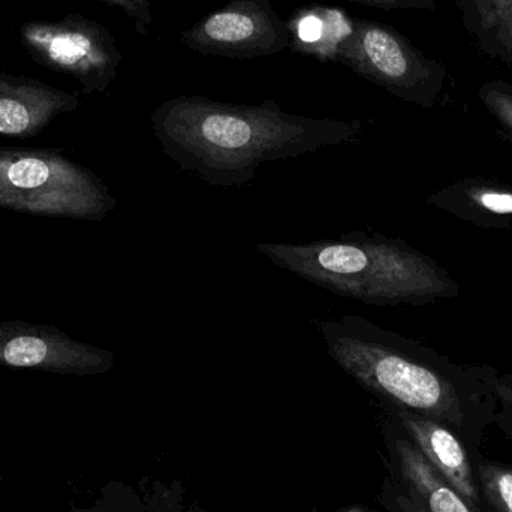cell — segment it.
<instances>
[{
  "label": "cell",
  "mask_w": 512,
  "mask_h": 512,
  "mask_svg": "<svg viewBox=\"0 0 512 512\" xmlns=\"http://www.w3.org/2000/svg\"><path fill=\"white\" fill-rule=\"evenodd\" d=\"M478 487L490 512H512V463L480 460Z\"/></svg>",
  "instance_id": "cell-15"
},
{
  "label": "cell",
  "mask_w": 512,
  "mask_h": 512,
  "mask_svg": "<svg viewBox=\"0 0 512 512\" xmlns=\"http://www.w3.org/2000/svg\"><path fill=\"white\" fill-rule=\"evenodd\" d=\"M480 99L487 110L512 137V86L505 81L484 84Z\"/></svg>",
  "instance_id": "cell-16"
},
{
  "label": "cell",
  "mask_w": 512,
  "mask_h": 512,
  "mask_svg": "<svg viewBox=\"0 0 512 512\" xmlns=\"http://www.w3.org/2000/svg\"><path fill=\"white\" fill-rule=\"evenodd\" d=\"M180 41L201 56L261 59L289 48V29L270 0H230L182 32Z\"/></svg>",
  "instance_id": "cell-7"
},
{
  "label": "cell",
  "mask_w": 512,
  "mask_h": 512,
  "mask_svg": "<svg viewBox=\"0 0 512 512\" xmlns=\"http://www.w3.org/2000/svg\"><path fill=\"white\" fill-rule=\"evenodd\" d=\"M99 2L119 8L134 21L135 30L140 35H149L150 26L153 24L150 0H99Z\"/></svg>",
  "instance_id": "cell-17"
},
{
  "label": "cell",
  "mask_w": 512,
  "mask_h": 512,
  "mask_svg": "<svg viewBox=\"0 0 512 512\" xmlns=\"http://www.w3.org/2000/svg\"><path fill=\"white\" fill-rule=\"evenodd\" d=\"M313 324L334 363L364 390L457 432L468 429L465 393L444 358L363 316L316 319Z\"/></svg>",
  "instance_id": "cell-3"
},
{
  "label": "cell",
  "mask_w": 512,
  "mask_h": 512,
  "mask_svg": "<svg viewBox=\"0 0 512 512\" xmlns=\"http://www.w3.org/2000/svg\"><path fill=\"white\" fill-rule=\"evenodd\" d=\"M256 251L331 294L370 306H424L459 294L457 283L432 258L379 233L351 231L301 245L258 243Z\"/></svg>",
  "instance_id": "cell-2"
},
{
  "label": "cell",
  "mask_w": 512,
  "mask_h": 512,
  "mask_svg": "<svg viewBox=\"0 0 512 512\" xmlns=\"http://www.w3.org/2000/svg\"><path fill=\"white\" fill-rule=\"evenodd\" d=\"M289 48L295 53L315 57L319 62H336L340 45L351 36L352 18L340 8L313 5L297 9L286 21Z\"/></svg>",
  "instance_id": "cell-13"
},
{
  "label": "cell",
  "mask_w": 512,
  "mask_h": 512,
  "mask_svg": "<svg viewBox=\"0 0 512 512\" xmlns=\"http://www.w3.org/2000/svg\"><path fill=\"white\" fill-rule=\"evenodd\" d=\"M27 53L39 65L71 75L90 95L105 92L123 56L107 27L80 14L57 21H29L20 29Z\"/></svg>",
  "instance_id": "cell-6"
},
{
  "label": "cell",
  "mask_w": 512,
  "mask_h": 512,
  "mask_svg": "<svg viewBox=\"0 0 512 512\" xmlns=\"http://www.w3.org/2000/svg\"><path fill=\"white\" fill-rule=\"evenodd\" d=\"M80 98L35 78L0 71V135L33 138L57 116L80 107Z\"/></svg>",
  "instance_id": "cell-9"
},
{
  "label": "cell",
  "mask_w": 512,
  "mask_h": 512,
  "mask_svg": "<svg viewBox=\"0 0 512 512\" xmlns=\"http://www.w3.org/2000/svg\"><path fill=\"white\" fill-rule=\"evenodd\" d=\"M388 406L391 414L402 426L403 432L408 435L409 441L426 457L427 462L469 504L474 505L478 510H483V499H481L480 487L472 469L471 459L453 430L432 418L423 417L400 406H394L391 403H388Z\"/></svg>",
  "instance_id": "cell-10"
},
{
  "label": "cell",
  "mask_w": 512,
  "mask_h": 512,
  "mask_svg": "<svg viewBox=\"0 0 512 512\" xmlns=\"http://www.w3.org/2000/svg\"><path fill=\"white\" fill-rule=\"evenodd\" d=\"M364 80L396 98L432 107L444 87L447 69L427 57L394 27L352 18V33L336 57Z\"/></svg>",
  "instance_id": "cell-5"
},
{
  "label": "cell",
  "mask_w": 512,
  "mask_h": 512,
  "mask_svg": "<svg viewBox=\"0 0 512 512\" xmlns=\"http://www.w3.org/2000/svg\"><path fill=\"white\" fill-rule=\"evenodd\" d=\"M116 198L89 168L59 150L0 147V207L48 218L101 222Z\"/></svg>",
  "instance_id": "cell-4"
},
{
  "label": "cell",
  "mask_w": 512,
  "mask_h": 512,
  "mask_svg": "<svg viewBox=\"0 0 512 512\" xmlns=\"http://www.w3.org/2000/svg\"><path fill=\"white\" fill-rule=\"evenodd\" d=\"M400 483L394 486L397 512H483L469 504L409 441H393Z\"/></svg>",
  "instance_id": "cell-11"
},
{
  "label": "cell",
  "mask_w": 512,
  "mask_h": 512,
  "mask_svg": "<svg viewBox=\"0 0 512 512\" xmlns=\"http://www.w3.org/2000/svg\"><path fill=\"white\" fill-rule=\"evenodd\" d=\"M429 204L481 227L512 224V186L495 180H460L433 194Z\"/></svg>",
  "instance_id": "cell-12"
},
{
  "label": "cell",
  "mask_w": 512,
  "mask_h": 512,
  "mask_svg": "<svg viewBox=\"0 0 512 512\" xmlns=\"http://www.w3.org/2000/svg\"><path fill=\"white\" fill-rule=\"evenodd\" d=\"M0 366L59 375H101L114 367V354L72 339L53 325L0 322Z\"/></svg>",
  "instance_id": "cell-8"
},
{
  "label": "cell",
  "mask_w": 512,
  "mask_h": 512,
  "mask_svg": "<svg viewBox=\"0 0 512 512\" xmlns=\"http://www.w3.org/2000/svg\"><path fill=\"white\" fill-rule=\"evenodd\" d=\"M466 29L489 56L512 63V0H456Z\"/></svg>",
  "instance_id": "cell-14"
},
{
  "label": "cell",
  "mask_w": 512,
  "mask_h": 512,
  "mask_svg": "<svg viewBox=\"0 0 512 512\" xmlns=\"http://www.w3.org/2000/svg\"><path fill=\"white\" fill-rule=\"evenodd\" d=\"M348 2L387 9V11H390V9H423V11H433L436 8V0H348Z\"/></svg>",
  "instance_id": "cell-18"
},
{
  "label": "cell",
  "mask_w": 512,
  "mask_h": 512,
  "mask_svg": "<svg viewBox=\"0 0 512 512\" xmlns=\"http://www.w3.org/2000/svg\"><path fill=\"white\" fill-rule=\"evenodd\" d=\"M150 122L165 155L180 170L219 188L246 186L265 162L355 143L364 131L361 120L297 116L271 99L237 105L200 95L168 99Z\"/></svg>",
  "instance_id": "cell-1"
}]
</instances>
